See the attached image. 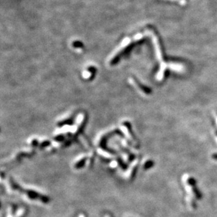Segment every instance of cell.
<instances>
[{"instance_id":"6da1fadb","label":"cell","mask_w":217,"mask_h":217,"mask_svg":"<svg viewBox=\"0 0 217 217\" xmlns=\"http://www.w3.org/2000/svg\"><path fill=\"white\" fill-rule=\"evenodd\" d=\"M212 157H213L214 159H216L217 160V154L213 155H212Z\"/></svg>"},{"instance_id":"7a4b0ae2","label":"cell","mask_w":217,"mask_h":217,"mask_svg":"<svg viewBox=\"0 0 217 217\" xmlns=\"http://www.w3.org/2000/svg\"><path fill=\"white\" fill-rule=\"evenodd\" d=\"M216 136H217V132H216Z\"/></svg>"}]
</instances>
